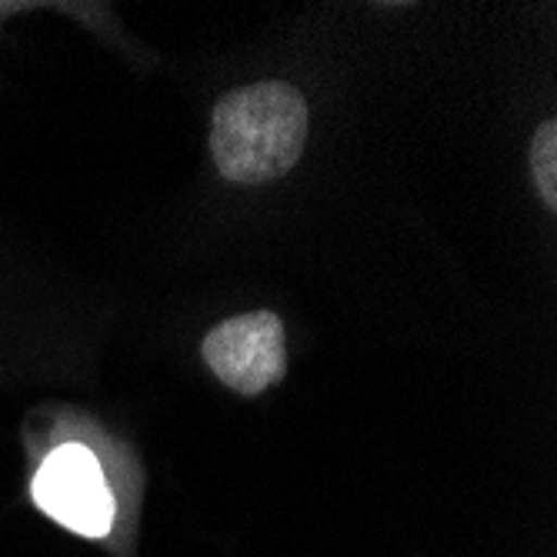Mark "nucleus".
<instances>
[{"label":"nucleus","mask_w":557,"mask_h":557,"mask_svg":"<svg viewBox=\"0 0 557 557\" xmlns=\"http://www.w3.org/2000/svg\"><path fill=\"white\" fill-rule=\"evenodd\" d=\"M308 140V104L290 84H250L227 94L214 111L211 150L218 171L237 184L287 174Z\"/></svg>","instance_id":"obj_1"},{"label":"nucleus","mask_w":557,"mask_h":557,"mask_svg":"<svg viewBox=\"0 0 557 557\" xmlns=\"http://www.w3.org/2000/svg\"><path fill=\"white\" fill-rule=\"evenodd\" d=\"M208 368L237 394H261L284 377V324L271 311L240 314L205 337Z\"/></svg>","instance_id":"obj_3"},{"label":"nucleus","mask_w":557,"mask_h":557,"mask_svg":"<svg viewBox=\"0 0 557 557\" xmlns=\"http://www.w3.org/2000/svg\"><path fill=\"white\" fill-rule=\"evenodd\" d=\"M30 494L47 518L84 537H104L114 528L117 500L97 458L81 444H64L50 454L34 478Z\"/></svg>","instance_id":"obj_2"},{"label":"nucleus","mask_w":557,"mask_h":557,"mask_svg":"<svg viewBox=\"0 0 557 557\" xmlns=\"http://www.w3.org/2000/svg\"><path fill=\"white\" fill-rule=\"evenodd\" d=\"M531 171H534V184L544 197V205L557 208V124L554 121L541 124V131L534 134Z\"/></svg>","instance_id":"obj_4"}]
</instances>
